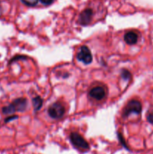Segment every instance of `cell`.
Instances as JSON below:
<instances>
[{
    "instance_id": "52a82bcc",
    "label": "cell",
    "mask_w": 153,
    "mask_h": 154,
    "mask_svg": "<svg viewBox=\"0 0 153 154\" xmlns=\"http://www.w3.org/2000/svg\"><path fill=\"white\" fill-rule=\"evenodd\" d=\"M93 11L91 8H86L81 12L79 17V23L82 26H87L89 24L92 19Z\"/></svg>"
},
{
    "instance_id": "ba28073f",
    "label": "cell",
    "mask_w": 153,
    "mask_h": 154,
    "mask_svg": "<svg viewBox=\"0 0 153 154\" xmlns=\"http://www.w3.org/2000/svg\"><path fill=\"white\" fill-rule=\"evenodd\" d=\"M124 40L125 43L128 44V45H135L138 41V35L135 32L129 31L124 34Z\"/></svg>"
},
{
    "instance_id": "9a60e30c",
    "label": "cell",
    "mask_w": 153,
    "mask_h": 154,
    "mask_svg": "<svg viewBox=\"0 0 153 154\" xmlns=\"http://www.w3.org/2000/svg\"><path fill=\"white\" fill-rule=\"evenodd\" d=\"M147 120L148 123L153 125V113H150L147 115Z\"/></svg>"
},
{
    "instance_id": "8992f818",
    "label": "cell",
    "mask_w": 153,
    "mask_h": 154,
    "mask_svg": "<svg viewBox=\"0 0 153 154\" xmlns=\"http://www.w3.org/2000/svg\"><path fill=\"white\" fill-rule=\"evenodd\" d=\"M88 95L91 98L95 99V100L100 101L102 100L106 96V90L104 87L97 86L95 87H93L88 93Z\"/></svg>"
},
{
    "instance_id": "5b68a950",
    "label": "cell",
    "mask_w": 153,
    "mask_h": 154,
    "mask_svg": "<svg viewBox=\"0 0 153 154\" xmlns=\"http://www.w3.org/2000/svg\"><path fill=\"white\" fill-rule=\"evenodd\" d=\"M76 59L78 61L82 62L85 65H88L92 62V55L91 51L87 46H82L80 51L76 55Z\"/></svg>"
},
{
    "instance_id": "4fadbf2b",
    "label": "cell",
    "mask_w": 153,
    "mask_h": 154,
    "mask_svg": "<svg viewBox=\"0 0 153 154\" xmlns=\"http://www.w3.org/2000/svg\"><path fill=\"white\" fill-rule=\"evenodd\" d=\"M23 59H27V57H26V56H22V55H16L10 59V60L9 61V64L14 63V62L17 61V60H23Z\"/></svg>"
},
{
    "instance_id": "7a4b0ae2",
    "label": "cell",
    "mask_w": 153,
    "mask_h": 154,
    "mask_svg": "<svg viewBox=\"0 0 153 154\" xmlns=\"http://www.w3.org/2000/svg\"><path fill=\"white\" fill-rule=\"evenodd\" d=\"M142 112V104L140 101L136 100V99H132L124 108V111L122 113L123 117H128L130 114H140Z\"/></svg>"
},
{
    "instance_id": "8fae6325",
    "label": "cell",
    "mask_w": 153,
    "mask_h": 154,
    "mask_svg": "<svg viewBox=\"0 0 153 154\" xmlns=\"http://www.w3.org/2000/svg\"><path fill=\"white\" fill-rule=\"evenodd\" d=\"M117 137H118V141H119V142L121 143L123 147H124V148L127 149L128 150H129L127 144H126L125 141H124V138H123V136H122V134L120 133V132H117Z\"/></svg>"
},
{
    "instance_id": "30bf717a",
    "label": "cell",
    "mask_w": 153,
    "mask_h": 154,
    "mask_svg": "<svg viewBox=\"0 0 153 154\" xmlns=\"http://www.w3.org/2000/svg\"><path fill=\"white\" fill-rule=\"evenodd\" d=\"M121 77L124 81H128L131 78V74L127 69H122L121 71Z\"/></svg>"
},
{
    "instance_id": "7c38bea8",
    "label": "cell",
    "mask_w": 153,
    "mask_h": 154,
    "mask_svg": "<svg viewBox=\"0 0 153 154\" xmlns=\"http://www.w3.org/2000/svg\"><path fill=\"white\" fill-rule=\"evenodd\" d=\"M23 4H25L26 5L28 6H35L36 5L38 2V0H21Z\"/></svg>"
},
{
    "instance_id": "5bb4252c",
    "label": "cell",
    "mask_w": 153,
    "mask_h": 154,
    "mask_svg": "<svg viewBox=\"0 0 153 154\" xmlns=\"http://www.w3.org/2000/svg\"><path fill=\"white\" fill-rule=\"evenodd\" d=\"M17 118H18V116L12 115V116H10V117H7V118L4 119V122H5V123H8V122H10V121H12V120H15V119H17Z\"/></svg>"
},
{
    "instance_id": "6da1fadb",
    "label": "cell",
    "mask_w": 153,
    "mask_h": 154,
    "mask_svg": "<svg viewBox=\"0 0 153 154\" xmlns=\"http://www.w3.org/2000/svg\"><path fill=\"white\" fill-rule=\"evenodd\" d=\"M27 108V99L26 98H18L14 99L12 103L8 106L3 107L2 111L6 115H12L16 111L23 112Z\"/></svg>"
},
{
    "instance_id": "2e32d148",
    "label": "cell",
    "mask_w": 153,
    "mask_h": 154,
    "mask_svg": "<svg viewBox=\"0 0 153 154\" xmlns=\"http://www.w3.org/2000/svg\"><path fill=\"white\" fill-rule=\"evenodd\" d=\"M40 2L44 5H50V4H52L53 0H40Z\"/></svg>"
},
{
    "instance_id": "3957f363",
    "label": "cell",
    "mask_w": 153,
    "mask_h": 154,
    "mask_svg": "<svg viewBox=\"0 0 153 154\" xmlns=\"http://www.w3.org/2000/svg\"><path fill=\"white\" fill-rule=\"evenodd\" d=\"M48 114L52 119L58 120V119L62 118L64 115L65 113V109L64 107L63 106L62 104L60 102H55L52 104L48 108Z\"/></svg>"
},
{
    "instance_id": "9c48e42d",
    "label": "cell",
    "mask_w": 153,
    "mask_h": 154,
    "mask_svg": "<svg viewBox=\"0 0 153 154\" xmlns=\"http://www.w3.org/2000/svg\"><path fill=\"white\" fill-rule=\"evenodd\" d=\"M32 105L34 111H38L40 110L43 105V99L40 96H36L32 99Z\"/></svg>"
},
{
    "instance_id": "277c9868",
    "label": "cell",
    "mask_w": 153,
    "mask_h": 154,
    "mask_svg": "<svg viewBox=\"0 0 153 154\" xmlns=\"http://www.w3.org/2000/svg\"><path fill=\"white\" fill-rule=\"evenodd\" d=\"M70 141L71 144L76 148L82 149V150L89 149L88 143L80 134L76 133V132H71L70 133Z\"/></svg>"
}]
</instances>
